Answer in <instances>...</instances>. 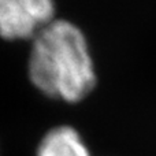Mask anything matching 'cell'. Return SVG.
I'll use <instances>...</instances> for the list:
<instances>
[{"instance_id":"7a4b0ae2","label":"cell","mask_w":156,"mask_h":156,"mask_svg":"<svg viewBox=\"0 0 156 156\" xmlns=\"http://www.w3.org/2000/svg\"><path fill=\"white\" fill-rule=\"evenodd\" d=\"M54 16L48 0H0V36L5 40L33 37Z\"/></svg>"},{"instance_id":"6da1fadb","label":"cell","mask_w":156,"mask_h":156,"mask_svg":"<svg viewBox=\"0 0 156 156\" xmlns=\"http://www.w3.org/2000/svg\"><path fill=\"white\" fill-rule=\"evenodd\" d=\"M33 85L52 99L76 103L96 83L82 32L69 21H52L36 34L29 59Z\"/></svg>"},{"instance_id":"3957f363","label":"cell","mask_w":156,"mask_h":156,"mask_svg":"<svg viewBox=\"0 0 156 156\" xmlns=\"http://www.w3.org/2000/svg\"><path fill=\"white\" fill-rule=\"evenodd\" d=\"M37 156H89V152L76 130L60 126L43 138Z\"/></svg>"}]
</instances>
